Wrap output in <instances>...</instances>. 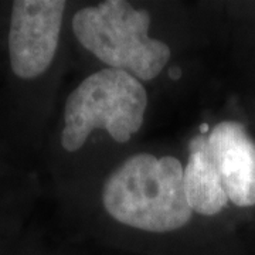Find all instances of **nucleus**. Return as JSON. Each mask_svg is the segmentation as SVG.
I'll return each instance as SVG.
<instances>
[{
  "mask_svg": "<svg viewBox=\"0 0 255 255\" xmlns=\"http://www.w3.org/2000/svg\"><path fill=\"white\" fill-rule=\"evenodd\" d=\"M183 170L173 156H130L104 184V207L119 223L149 233L184 227L193 210L184 190Z\"/></svg>",
  "mask_w": 255,
  "mask_h": 255,
  "instance_id": "f257e3e1",
  "label": "nucleus"
},
{
  "mask_svg": "<svg viewBox=\"0 0 255 255\" xmlns=\"http://www.w3.org/2000/svg\"><path fill=\"white\" fill-rule=\"evenodd\" d=\"M150 16L124 0H107L80 9L73 17L77 40L110 68L150 81L170 58L163 41L149 37Z\"/></svg>",
  "mask_w": 255,
  "mask_h": 255,
  "instance_id": "f03ea898",
  "label": "nucleus"
},
{
  "mask_svg": "<svg viewBox=\"0 0 255 255\" xmlns=\"http://www.w3.org/2000/svg\"><path fill=\"white\" fill-rule=\"evenodd\" d=\"M146 107L147 92L132 74L115 68L92 74L65 100L61 147L80 150L94 129H105L125 143L142 127Z\"/></svg>",
  "mask_w": 255,
  "mask_h": 255,
  "instance_id": "7ed1b4c3",
  "label": "nucleus"
},
{
  "mask_svg": "<svg viewBox=\"0 0 255 255\" xmlns=\"http://www.w3.org/2000/svg\"><path fill=\"white\" fill-rule=\"evenodd\" d=\"M64 0H14L9 6L4 51L10 78L33 85L54 63L63 27Z\"/></svg>",
  "mask_w": 255,
  "mask_h": 255,
  "instance_id": "20e7f679",
  "label": "nucleus"
},
{
  "mask_svg": "<svg viewBox=\"0 0 255 255\" xmlns=\"http://www.w3.org/2000/svg\"><path fill=\"white\" fill-rule=\"evenodd\" d=\"M228 200L240 207L255 204V142L243 124L220 122L209 135Z\"/></svg>",
  "mask_w": 255,
  "mask_h": 255,
  "instance_id": "39448f33",
  "label": "nucleus"
},
{
  "mask_svg": "<svg viewBox=\"0 0 255 255\" xmlns=\"http://www.w3.org/2000/svg\"><path fill=\"white\" fill-rule=\"evenodd\" d=\"M183 182L187 200L193 211L203 216L219 214L226 207L228 197L209 136H194L189 143V160L183 170Z\"/></svg>",
  "mask_w": 255,
  "mask_h": 255,
  "instance_id": "423d86ee",
  "label": "nucleus"
},
{
  "mask_svg": "<svg viewBox=\"0 0 255 255\" xmlns=\"http://www.w3.org/2000/svg\"><path fill=\"white\" fill-rule=\"evenodd\" d=\"M169 74H170V77H172L173 80H177V78H180V75H182V71H180V68L174 67V68H172V70L169 71Z\"/></svg>",
  "mask_w": 255,
  "mask_h": 255,
  "instance_id": "0eeeda50",
  "label": "nucleus"
}]
</instances>
